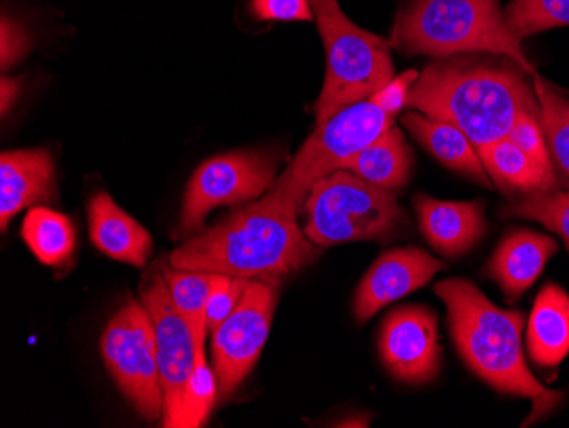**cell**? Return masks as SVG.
<instances>
[{
  "label": "cell",
  "mask_w": 569,
  "mask_h": 428,
  "mask_svg": "<svg viewBox=\"0 0 569 428\" xmlns=\"http://www.w3.org/2000/svg\"><path fill=\"white\" fill-rule=\"evenodd\" d=\"M319 251L321 248L300 231L297 213L264 195L188 239L172 251L169 261L179 270L280 280L312 263Z\"/></svg>",
  "instance_id": "cell-1"
},
{
  "label": "cell",
  "mask_w": 569,
  "mask_h": 428,
  "mask_svg": "<svg viewBox=\"0 0 569 428\" xmlns=\"http://www.w3.org/2000/svg\"><path fill=\"white\" fill-rule=\"evenodd\" d=\"M522 72L519 66L449 57L418 76L406 107L456 125L479 150L505 139L520 115L540 110Z\"/></svg>",
  "instance_id": "cell-2"
},
{
  "label": "cell",
  "mask_w": 569,
  "mask_h": 428,
  "mask_svg": "<svg viewBox=\"0 0 569 428\" xmlns=\"http://www.w3.org/2000/svg\"><path fill=\"white\" fill-rule=\"evenodd\" d=\"M435 293L446 302L453 344L469 369L498 392L532 401L523 427L558 407L565 391L540 385L527 367L522 312L498 308L469 280H443L435 286Z\"/></svg>",
  "instance_id": "cell-3"
},
{
  "label": "cell",
  "mask_w": 569,
  "mask_h": 428,
  "mask_svg": "<svg viewBox=\"0 0 569 428\" xmlns=\"http://www.w3.org/2000/svg\"><path fill=\"white\" fill-rule=\"evenodd\" d=\"M391 44L411 56L437 59L462 53L503 56L537 78L498 0H415L399 16Z\"/></svg>",
  "instance_id": "cell-4"
},
{
  "label": "cell",
  "mask_w": 569,
  "mask_h": 428,
  "mask_svg": "<svg viewBox=\"0 0 569 428\" xmlns=\"http://www.w3.org/2000/svg\"><path fill=\"white\" fill-rule=\"evenodd\" d=\"M326 50V78L315 104L318 125L386 88L395 79L391 41L361 30L336 0H309Z\"/></svg>",
  "instance_id": "cell-5"
},
{
  "label": "cell",
  "mask_w": 569,
  "mask_h": 428,
  "mask_svg": "<svg viewBox=\"0 0 569 428\" xmlns=\"http://www.w3.org/2000/svg\"><path fill=\"white\" fill-rule=\"evenodd\" d=\"M395 118L396 115L387 110L376 94L345 108L316 127L267 197L283 209L299 212L310 188L326 176L343 169L358 152L392 129Z\"/></svg>",
  "instance_id": "cell-6"
},
{
  "label": "cell",
  "mask_w": 569,
  "mask_h": 428,
  "mask_svg": "<svg viewBox=\"0 0 569 428\" xmlns=\"http://www.w3.org/2000/svg\"><path fill=\"white\" fill-rule=\"evenodd\" d=\"M307 238L318 248L350 241H383L405 222L395 193L340 169L310 188Z\"/></svg>",
  "instance_id": "cell-7"
},
{
  "label": "cell",
  "mask_w": 569,
  "mask_h": 428,
  "mask_svg": "<svg viewBox=\"0 0 569 428\" xmlns=\"http://www.w3.org/2000/svg\"><path fill=\"white\" fill-rule=\"evenodd\" d=\"M101 356L124 398L147 421L164 417L152 319L142 300H128L101 337Z\"/></svg>",
  "instance_id": "cell-8"
},
{
  "label": "cell",
  "mask_w": 569,
  "mask_h": 428,
  "mask_svg": "<svg viewBox=\"0 0 569 428\" xmlns=\"http://www.w3.org/2000/svg\"><path fill=\"white\" fill-rule=\"evenodd\" d=\"M140 296L156 334L159 372L164 392L162 427H198L193 405L197 345L191 326L176 308L162 270L147 275L140 287Z\"/></svg>",
  "instance_id": "cell-9"
},
{
  "label": "cell",
  "mask_w": 569,
  "mask_h": 428,
  "mask_svg": "<svg viewBox=\"0 0 569 428\" xmlns=\"http://www.w3.org/2000/svg\"><path fill=\"white\" fill-rule=\"evenodd\" d=\"M278 280L254 279L234 311L213 331L217 398H229L242 385L267 344L277 305Z\"/></svg>",
  "instance_id": "cell-10"
},
{
  "label": "cell",
  "mask_w": 569,
  "mask_h": 428,
  "mask_svg": "<svg viewBox=\"0 0 569 428\" xmlns=\"http://www.w3.org/2000/svg\"><path fill=\"white\" fill-rule=\"evenodd\" d=\"M273 156L260 150L229 152L204 161L191 176L181 210V228L193 232L204 217L223 206H241L273 187L277 175Z\"/></svg>",
  "instance_id": "cell-11"
},
{
  "label": "cell",
  "mask_w": 569,
  "mask_h": 428,
  "mask_svg": "<svg viewBox=\"0 0 569 428\" xmlns=\"http://www.w3.org/2000/svg\"><path fill=\"white\" fill-rule=\"evenodd\" d=\"M379 351L387 370L406 385H427L440 370L437 316L423 306H405L387 316Z\"/></svg>",
  "instance_id": "cell-12"
},
{
  "label": "cell",
  "mask_w": 569,
  "mask_h": 428,
  "mask_svg": "<svg viewBox=\"0 0 569 428\" xmlns=\"http://www.w3.org/2000/svg\"><path fill=\"white\" fill-rule=\"evenodd\" d=\"M442 270H446L443 261L417 246L387 251L358 286L353 300L355 318L360 322L369 321L380 309L427 286L433 275Z\"/></svg>",
  "instance_id": "cell-13"
},
{
  "label": "cell",
  "mask_w": 569,
  "mask_h": 428,
  "mask_svg": "<svg viewBox=\"0 0 569 428\" xmlns=\"http://www.w3.org/2000/svg\"><path fill=\"white\" fill-rule=\"evenodd\" d=\"M56 200V166L48 150H6L0 156V228L38 203Z\"/></svg>",
  "instance_id": "cell-14"
},
{
  "label": "cell",
  "mask_w": 569,
  "mask_h": 428,
  "mask_svg": "<svg viewBox=\"0 0 569 428\" xmlns=\"http://www.w3.org/2000/svg\"><path fill=\"white\" fill-rule=\"evenodd\" d=\"M421 235L446 257H459L482 238L486 231L481 207L472 201L435 200L428 195L415 198Z\"/></svg>",
  "instance_id": "cell-15"
},
{
  "label": "cell",
  "mask_w": 569,
  "mask_h": 428,
  "mask_svg": "<svg viewBox=\"0 0 569 428\" xmlns=\"http://www.w3.org/2000/svg\"><path fill=\"white\" fill-rule=\"evenodd\" d=\"M558 245L549 236L529 229L508 232L488 263V277L511 299H519L546 268Z\"/></svg>",
  "instance_id": "cell-16"
},
{
  "label": "cell",
  "mask_w": 569,
  "mask_h": 428,
  "mask_svg": "<svg viewBox=\"0 0 569 428\" xmlns=\"http://www.w3.org/2000/svg\"><path fill=\"white\" fill-rule=\"evenodd\" d=\"M88 216L91 241L99 251L133 267L147 263L152 253V238L110 195H94L89 201Z\"/></svg>",
  "instance_id": "cell-17"
},
{
  "label": "cell",
  "mask_w": 569,
  "mask_h": 428,
  "mask_svg": "<svg viewBox=\"0 0 569 428\" xmlns=\"http://www.w3.org/2000/svg\"><path fill=\"white\" fill-rule=\"evenodd\" d=\"M402 123L411 136L452 171L468 176L482 187H491V178L486 172L478 150L471 140L456 125L435 120L427 115L409 111Z\"/></svg>",
  "instance_id": "cell-18"
},
{
  "label": "cell",
  "mask_w": 569,
  "mask_h": 428,
  "mask_svg": "<svg viewBox=\"0 0 569 428\" xmlns=\"http://www.w3.org/2000/svg\"><path fill=\"white\" fill-rule=\"evenodd\" d=\"M527 347L533 362L556 367L569 351V296L555 283L540 290L530 315Z\"/></svg>",
  "instance_id": "cell-19"
},
{
  "label": "cell",
  "mask_w": 569,
  "mask_h": 428,
  "mask_svg": "<svg viewBox=\"0 0 569 428\" xmlns=\"http://www.w3.org/2000/svg\"><path fill=\"white\" fill-rule=\"evenodd\" d=\"M489 178L507 193L533 195L555 188L552 166L540 165L513 140L505 139L478 150Z\"/></svg>",
  "instance_id": "cell-20"
},
{
  "label": "cell",
  "mask_w": 569,
  "mask_h": 428,
  "mask_svg": "<svg viewBox=\"0 0 569 428\" xmlns=\"http://www.w3.org/2000/svg\"><path fill=\"white\" fill-rule=\"evenodd\" d=\"M411 165V150L406 143L405 136L401 130L392 127L376 142L358 152L343 169L377 187L398 191L408 183Z\"/></svg>",
  "instance_id": "cell-21"
},
{
  "label": "cell",
  "mask_w": 569,
  "mask_h": 428,
  "mask_svg": "<svg viewBox=\"0 0 569 428\" xmlns=\"http://www.w3.org/2000/svg\"><path fill=\"white\" fill-rule=\"evenodd\" d=\"M22 239L41 263L60 267L72 258L76 228L63 213L34 207L22 222Z\"/></svg>",
  "instance_id": "cell-22"
},
{
  "label": "cell",
  "mask_w": 569,
  "mask_h": 428,
  "mask_svg": "<svg viewBox=\"0 0 569 428\" xmlns=\"http://www.w3.org/2000/svg\"><path fill=\"white\" fill-rule=\"evenodd\" d=\"M161 270L176 308L191 326L197 350H204V337L209 331L207 330V306H209L216 273L179 270V268L164 267V265Z\"/></svg>",
  "instance_id": "cell-23"
},
{
  "label": "cell",
  "mask_w": 569,
  "mask_h": 428,
  "mask_svg": "<svg viewBox=\"0 0 569 428\" xmlns=\"http://www.w3.org/2000/svg\"><path fill=\"white\" fill-rule=\"evenodd\" d=\"M549 155L569 178V101L536 78L533 81Z\"/></svg>",
  "instance_id": "cell-24"
},
{
  "label": "cell",
  "mask_w": 569,
  "mask_h": 428,
  "mask_svg": "<svg viewBox=\"0 0 569 428\" xmlns=\"http://www.w3.org/2000/svg\"><path fill=\"white\" fill-rule=\"evenodd\" d=\"M505 21L520 41L540 31L569 27V0H513Z\"/></svg>",
  "instance_id": "cell-25"
},
{
  "label": "cell",
  "mask_w": 569,
  "mask_h": 428,
  "mask_svg": "<svg viewBox=\"0 0 569 428\" xmlns=\"http://www.w3.org/2000/svg\"><path fill=\"white\" fill-rule=\"evenodd\" d=\"M505 217L536 220L565 239L569 249V191H540L513 201L503 210Z\"/></svg>",
  "instance_id": "cell-26"
},
{
  "label": "cell",
  "mask_w": 569,
  "mask_h": 428,
  "mask_svg": "<svg viewBox=\"0 0 569 428\" xmlns=\"http://www.w3.org/2000/svg\"><path fill=\"white\" fill-rule=\"evenodd\" d=\"M249 279L230 277V275L216 273L210 293L209 306H207V330L216 331L230 312L234 311L239 300L248 289Z\"/></svg>",
  "instance_id": "cell-27"
},
{
  "label": "cell",
  "mask_w": 569,
  "mask_h": 428,
  "mask_svg": "<svg viewBox=\"0 0 569 428\" xmlns=\"http://www.w3.org/2000/svg\"><path fill=\"white\" fill-rule=\"evenodd\" d=\"M508 139L513 140L527 155L532 156L540 165L552 166L546 142L545 130L540 123V110L526 111L515 121L513 129L508 133Z\"/></svg>",
  "instance_id": "cell-28"
},
{
  "label": "cell",
  "mask_w": 569,
  "mask_h": 428,
  "mask_svg": "<svg viewBox=\"0 0 569 428\" xmlns=\"http://www.w3.org/2000/svg\"><path fill=\"white\" fill-rule=\"evenodd\" d=\"M251 14L261 21H312L309 0H251Z\"/></svg>",
  "instance_id": "cell-29"
},
{
  "label": "cell",
  "mask_w": 569,
  "mask_h": 428,
  "mask_svg": "<svg viewBox=\"0 0 569 428\" xmlns=\"http://www.w3.org/2000/svg\"><path fill=\"white\" fill-rule=\"evenodd\" d=\"M28 48H30V40H28V34H26L21 22L9 18V16H2V22H0V63H2V70L6 72L9 67L18 63L28 53Z\"/></svg>",
  "instance_id": "cell-30"
},
{
  "label": "cell",
  "mask_w": 569,
  "mask_h": 428,
  "mask_svg": "<svg viewBox=\"0 0 569 428\" xmlns=\"http://www.w3.org/2000/svg\"><path fill=\"white\" fill-rule=\"evenodd\" d=\"M2 115L8 113L9 108L14 104L16 98H18L19 82L16 79H2Z\"/></svg>",
  "instance_id": "cell-31"
}]
</instances>
